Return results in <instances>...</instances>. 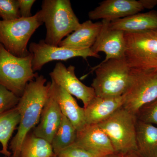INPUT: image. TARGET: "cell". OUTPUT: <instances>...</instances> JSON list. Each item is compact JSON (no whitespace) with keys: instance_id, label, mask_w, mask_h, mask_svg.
<instances>
[{"instance_id":"5b68a950","label":"cell","mask_w":157,"mask_h":157,"mask_svg":"<svg viewBox=\"0 0 157 157\" xmlns=\"http://www.w3.org/2000/svg\"><path fill=\"white\" fill-rule=\"evenodd\" d=\"M43 24L39 11L30 17L0 20V44L15 56H27L30 53L28 49L29 41Z\"/></svg>"},{"instance_id":"e0dca14e","label":"cell","mask_w":157,"mask_h":157,"mask_svg":"<svg viewBox=\"0 0 157 157\" xmlns=\"http://www.w3.org/2000/svg\"><path fill=\"white\" fill-rule=\"evenodd\" d=\"M113 29L128 33H138L157 29V11L138 13L109 22Z\"/></svg>"},{"instance_id":"cb8c5ba5","label":"cell","mask_w":157,"mask_h":157,"mask_svg":"<svg viewBox=\"0 0 157 157\" xmlns=\"http://www.w3.org/2000/svg\"><path fill=\"white\" fill-rule=\"evenodd\" d=\"M21 17L17 0H0V18L9 21Z\"/></svg>"},{"instance_id":"ac0fdd59","label":"cell","mask_w":157,"mask_h":157,"mask_svg":"<svg viewBox=\"0 0 157 157\" xmlns=\"http://www.w3.org/2000/svg\"><path fill=\"white\" fill-rule=\"evenodd\" d=\"M56 94L62 114L73 124L77 132L80 131L86 125L84 107H80L73 96L56 85Z\"/></svg>"},{"instance_id":"6da1fadb","label":"cell","mask_w":157,"mask_h":157,"mask_svg":"<svg viewBox=\"0 0 157 157\" xmlns=\"http://www.w3.org/2000/svg\"><path fill=\"white\" fill-rule=\"evenodd\" d=\"M42 75L29 82L17 107L20 121L17 133L10 142L11 157H19L23 141L31 130L39 124L42 110L48 98L51 82H46Z\"/></svg>"},{"instance_id":"52a82bcc","label":"cell","mask_w":157,"mask_h":157,"mask_svg":"<svg viewBox=\"0 0 157 157\" xmlns=\"http://www.w3.org/2000/svg\"><path fill=\"white\" fill-rule=\"evenodd\" d=\"M124 58L131 69H157V29L124 33Z\"/></svg>"},{"instance_id":"8992f818","label":"cell","mask_w":157,"mask_h":157,"mask_svg":"<svg viewBox=\"0 0 157 157\" xmlns=\"http://www.w3.org/2000/svg\"><path fill=\"white\" fill-rule=\"evenodd\" d=\"M136 116L123 107L98 125L107 135L114 153L137 152Z\"/></svg>"},{"instance_id":"f1b7e54d","label":"cell","mask_w":157,"mask_h":157,"mask_svg":"<svg viewBox=\"0 0 157 157\" xmlns=\"http://www.w3.org/2000/svg\"><path fill=\"white\" fill-rule=\"evenodd\" d=\"M144 9H151L157 5V0H140Z\"/></svg>"},{"instance_id":"484cf974","label":"cell","mask_w":157,"mask_h":157,"mask_svg":"<svg viewBox=\"0 0 157 157\" xmlns=\"http://www.w3.org/2000/svg\"><path fill=\"white\" fill-rule=\"evenodd\" d=\"M57 157H100L84 148L72 145L56 155Z\"/></svg>"},{"instance_id":"4dcf8cb0","label":"cell","mask_w":157,"mask_h":157,"mask_svg":"<svg viewBox=\"0 0 157 157\" xmlns=\"http://www.w3.org/2000/svg\"><path fill=\"white\" fill-rule=\"evenodd\" d=\"M6 157V156H2V157Z\"/></svg>"},{"instance_id":"277c9868","label":"cell","mask_w":157,"mask_h":157,"mask_svg":"<svg viewBox=\"0 0 157 157\" xmlns=\"http://www.w3.org/2000/svg\"><path fill=\"white\" fill-rule=\"evenodd\" d=\"M33 56H15L0 44V85L21 98L27 85L38 76L33 69Z\"/></svg>"},{"instance_id":"44dd1931","label":"cell","mask_w":157,"mask_h":157,"mask_svg":"<svg viewBox=\"0 0 157 157\" xmlns=\"http://www.w3.org/2000/svg\"><path fill=\"white\" fill-rule=\"evenodd\" d=\"M55 155L51 143L30 132L23 141L19 157H53Z\"/></svg>"},{"instance_id":"2e32d148","label":"cell","mask_w":157,"mask_h":157,"mask_svg":"<svg viewBox=\"0 0 157 157\" xmlns=\"http://www.w3.org/2000/svg\"><path fill=\"white\" fill-rule=\"evenodd\" d=\"M102 26V21L93 22L88 20L80 24L76 30L60 42L58 46L77 50L90 49L94 44Z\"/></svg>"},{"instance_id":"7c38bea8","label":"cell","mask_w":157,"mask_h":157,"mask_svg":"<svg viewBox=\"0 0 157 157\" xmlns=\"http://www.w3.org/2000/svg\"><path fill=\"white\" fill-rule=\"evenodd\" d=\"M102 29L94 44L90 48L94 53L103 52L106 58L103 62L111 59L124 58L126 50L124 32L109 27L110 21L102 20Z\"/></svg>"},{"instance_id":"d4e9b609","label":"cell","mask_w":157,"mask_h":157,"mask_svg":"<svg viewBox=\"0 0 157 157\" xmlns=\"http://www.w3.org/2000/svg\"><path fill=\"white\" fill-rule=\"evenodd\" d=\"M19 100V97L0 85V114L15 108Z\"/></svg>"},{"instance_id":"9c48e42d","label":"cell","mask_w":157,"mask_h":157,"mask_svg":"<svg viewBox=\"0 0 157 157\" xmlns=\"http://www.w3.org/2000/svg\"><path fill=\"white\" fill-rule=\"evenodd\" d=\"M29 51L33 56L32 66L34 72L41 70L47 63L54 61H67L69 59L80 57L86 59L89 57L100 58L99 54L90 49L77 50L54 46L45 43L44 40L39 42H32Z\"/></svg>"},{"instance_id":"83f0119b","label":"cell","mask_w":157,"mask_h":157,"mask_svg":"<svg viewBox=\"0 0 157 157\" xmlns=\"http://www.w3.org/2000/svg\"><path fill=\"white\" fill-rule=\"evenodd\" d=\"M105 157H142L137 151L131 152L127 153H114Z\"/></svg>"},{"instance_id":"9a60e30c","label":"cell","mask_w":157,"mask_h":157,"mask_svg":"<svg viewBox=\"0 0 157 157\" xmlns=\"http://www.w3.org/2000/svg\"><path fill=\"white\" fill-rule=\"evenodd\" d=\"M124 103V96L102 98L96 96L84 108L86 124H98L111 117Z\"/></svg>"},{"instance_id":"30bf717a","label":"cell","mask_w":157,"mask_h":157,"mask_svg":"<svg viewBox=\"0 0 157 157\" xmlns=\"http://www.w3.org/2000/svg\"><path fill=\"white\" fill-rule=\"evenodd\" d=\"M75 70V67L72 65L67 67L63 63L58 62L49 75L51 81L81 100L85 108L96 97L95 92L91 86L83 84L77 78Z\"/></svg>"},{"instance_id":"ffe728a7","label":"cell","mask_w":157,"mask_h":157,"mask_svg":"<svg viewBox=\"0 0 157 157\" xmlns=\"http://www.w3.org/2000/svg\"><path fill=\"white\" fill-rule=\"evenodd\" d=\"M20 121V115L17 107L0 114V143L2 146L0 154L5 156H11L9 142Z\"/></svg>"},{"instance_id":"4316f807","label":"cell","mask_w":157,"mask_h":157,"mask_svg":"<svg viewBox=\"0 0 157 157\" xmlns=\"http://www.w3.org/2000/svg\"><path fill=\"white\" fill-rule=\"evenodd\" d=\"M21 17H29L33 16L31 13L32 7L35 0H17Z\"/></svg>"},{"instance_id":"8fae6325","label":"cell","mask_w":157,"mask_h":157,"mask_svg":"<svg viewBox=\"0 0 157 157\" xmlns=\"http://www.w3.org/2000/svg\"><path fill=\"white\" fill-rule=\"evenodd\" d=\"M62 115L57 99L56 85L51 81L48 98L42 109L40 121L33 133L51 143L61 122Z\"/></svg>"},{"instance_id":"4fadbf2b","label":"cell","mask_w":157,"mask_h":157,"mask_svg":"<svg viewBox=\"0 0 157 157\" xmlns=\"http://www.w3.org/2000/svg\"><path fill=\"white\" fill-rule=\"evenodd\" d=\"M144 10L140 1L136 0H105L90 11V20L102 19L112 21L137 14Z\"/></svg>"},{"instance_id":"7a4b0ae2","label":"cell","mask_w":157,"mask_h":157,"mask_svg":"<svg viewBox=\"0 0 157 157\" xmlns=\"http://www.w3.org/2000/svg\"><path fill=\"white\" fill-rule=\"evenodd\" d=\"M46 29L45 43L58 46L80 24L70 0H43L39 11Z\"/></svg>"},{"instance_id":"d6986e66","label":"cell","mask_w":157,"mask_h":157,"mask_svg":"<svg viewBox=\"0 0 157 157\" xmlns=\"http://www.w3.org/2000/svg\"><path fill=\"white\" fill-rule=\"evenodd\" d=\"M136 140L137 152L141 157H157L156 126L137 120Z\"/></svg>"},{"instance_id":"3957f363","label":"cell","mask_w":157,"mask_h":157,"mask_svg":"<svg viewBox=\"0 0 157 157\" xmlns=\"http://www.w3.org/2000/svg\"><path fill=\"white\" fill-rule=\"evenodd\" d=\"M95 71L91 87L96 96L102 98L119 97L128 90L132 74L125 58L111 59L101 62L92 68L90 73Z\"/></svg>"},{"instance_id":"f546056e","label":"cell","mask_w":157,"mask_h":157,"mask_svg":"<svg viewBox=\"0 0 157 157\" xmlns=\"http://www.w3.org/2000/svg\"><path fill=\"white\" fill-rule=\"evenodd\" d=\"M53 157H56V155H55Z\"/></svg>"},{"instance_id":"ba28073f","label":"cell","mask_w":157,"mask_h":157,"mask_svg":"<svg viewBox=\"0 0 157 157\" xmlns=\"http://www.w3.org/2000/svg\"><path fill=\"white\" fill-rule=\"evenodd\" d=\"M131 74L130 86L123 95V107L135 115L141 107L157 98V69H131Z\"/></svg>"},{"instance_id":"7402d4cb","label":"cell","mask_w":157,"mask_h":157,"mask_svg":"<svg viewBox=\"0 0 157 157\" xmlns=\"http://www.w3.org/2000/svg\"><path fill=\"white\" fill-rule=\"evenodd\" d=\"M76 129L63 114L59 126L51 142L55 155H57L63 150L73 145L76 141Z\"/></svg>"},{"instance_id":"5bb4252c","label":"cell","mask_w":157,"mask_h":157,"mask_svg":"<svg viewBox=\"0 0 157 157\" xmlns=\"http://www.w3.org/2000/svg\"><path fill=\"white\" fill-rule=\"evenodd\" d=\"M73 145L87 150L100 157L114 153L109 137L98 124H86L77 132L76 140Z\"/></svg>"},{"instance_id":"603a6c76","label":"cell","mask_w":157,"mask_h":157,"mask_svg":"<svg viewBox=\"0 0 157 157\" xmlns=\"http://www.w3.org/2000/svg\"><path fill=\"white\" fill-rule=\"evenodd\" d=\"M135 116L137 120L157 126V98L141 107Z\"/></svg>"}]
</instances>
